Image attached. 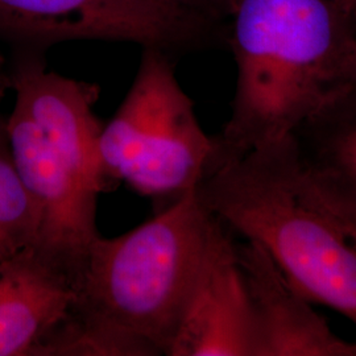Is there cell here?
Here are the masks:
<instances>
[{
	"mask_svg": "<svg viewBox=\"0 0 356 356\" xmlns=\"http://www.w3.org/2000/svg\"><path fill=\"white\" fill-rule=\"evenodd\" d=\"M236 65L218 165L292 138L343 88L356 31L334 0H229Z\"/></svg>",
	"mask_w": 356,
	"mask_h": 356,
	"instance_id": "obj_1",
	"label": "cell"
},
{
	"mask_svg": "<svg viewBox=\"0 0 356 356\" xmlns=\"http://www.w3.org/2000/svg\"><path fill=\"white\" fill-rule=\"evenodd\" d=\"M214 223L195 191L120 236L99 235L76 279V355H166Z\"/></svg>",
	"mask_w": 356,
	"mask_h": 356,
	"instance_id": "obj_2",
	"label": "cell"
},
{
	"mask_svg": "<svg viewBox=\"0 0 356 356\" xmlns=\"http://www.w3.org/2000/svg\"><path fill=\"white\" fill-rule=\"evenodd\" d=\"M15 104L6 118L13 163L38 213L33 248L78 279L99 236L97 204L108 191L99 152V88L48 69L44 54L16 51Z\"/></svg>",
	"mask_w": 356,
	"mask_h": 356,
	"instance_id": "obj_3",
	"label": "cell"
},
{
	"mask_svg": "<svg viewBox=\"0 0 356 356\" xmlns=\"http://www.w3.org/2000/svg\"><path fill=\"white\" fill-rule=\"evenodd\" d=\"M197 195L306 297L356 326V245L307 191L292 138L222 163Z\"/></svg>",
	"mask_w": 356,
	"mask_h": 356,
	"instance_id": "obj_4",
	"label": "cell"
},
{
	"mask_svg": "<svg viewBox=\"0 0 356 356\" xmlns=\"http://www.w3.org/2000/svg\"><path fill=\"white\" fill-rule=\"evenodd\" d=\"M99 152L108 191L126 184L168 204L197 191L214 170L216 136L204 132L170 56L144 49L124 101L103 126Z\"/></svg>",
	"mask_w": 356,
	"mask_h": 356,
	"instance_id": "obj_5",
	"label": "cell"
},
{
	"mask_svg": "<svg viewBox=\"0 0 356 356\" xmlns=\"http://www.w3.org/2000/svg\"><path fill=\"white\" fill-rule=\"evenodd\" d=\"M220 23L173 0H0V38L44 53L67 41L139 44L172 57L220 36Z\"/></svg>",
	"mask_w": 356,
	"mask_h": 356,
	"instance_id": "obj_6",
	"label": "cell"
},
{
	"mask_svg": "<svg viewBox=\"0 0 356 356\" xmlns=\"http://www.w3.org/2000/svg\"><path fill=\"white\" fill-rule=\"evenodd\" d=\"M254 314L229 229L216 216L166 356H254Z\"/></svg>",
	"mask_w": 356,
	"mask_h": 356,
	"instance_id": "obj_7",
	"label": "cell"
},
{
	"mask_svg": "<svg viewBox=\"0 0 356 356\" xmlns=\"http://www.w3.org/2000/svg\"><path fill=\"white\" fill-rule=\"evenodd\" d=\"M76 281L33 247L0 261V356H63Z\"/></svg>",
	"mask_w": 356,
	"mask_h": 356,
	"instance_id": "obj_8",
	"label": "cell"
},
{
	"mask_svg": "<svg viewBox=\"0 0 356 356\" xmlns=\"http://www.w3.org/2000/svg\"><path fill=\"white\" fill-rule=\"evenodd\" d=\"M254 314V356H356L257 244L236 243Z\"/></svg>",
	"mask_w": 356,
	"mask_h": 356,
	"instance_id": "obj_9",
	"label": "cell"
},
{
	"mask_svg": "<svg viewBox=\"0 0 356 356\" xmlns=\"http://www.w3.org/2000/svg\"><path fill=\"white\" fill-rule=\"evenodd\" d=\"M38 213L13 163L0 114V261L33 247L38 239Z\"/></svg>",
	"mask_w": 356,
	"mask_h": 356,
	"instance_id": "obj_10",
	"label": "cell"
},
{
	"mask_svg": "<svg viewBox=\"0 0 356 356\" xmlns=\"http://www.w3.org/2000/svg\"><path fill=\"white\" fill-rule=\"evenodd\" d=\"M179 6L201 13L216 22H223L226 17V8L229 0H173Z\"/></svg>",
	"mask_w": 356,
	"mask_h": 356,
	"instance_id": "obj_11",
	"label": "cell"
},
{
	"mask_svg": "<svg viewBox=\"0 0 356 356\" xmlns=\"http://www.w3.org/2000/svg\"><path fill=\"white\" fill-rule=\"evenodd\" d=\"M11 89H13L11 69L0 54V101L6 97V94Z\"/></svg>",
	"mask_w": 356,
	"mask_h": 356,
	"instance_id": "obj_12",
	"label": "cell"
},
{
	"mask_svg": "<svg viewBox=\"0 0 356 356\" xmlns=\"http://www.w3.org/2000/svg\"><path fill=\"white\" fill-rule=\"evenodd\" d=\"M343 88L356 91V47L346 67Z\"/></svg>",
	"mask_w": 356,
	"mask_h": 356,
	"instance_id": "obj_13",
	"label": "cell"
},
{
	"mask_svg": "<svg viewBox=\"0 0 356 356\" xmlns=\"http://www.w3.org/2000/svg\"><path fill=\"white\" fill-rule=\"evenodd\" d=\"M356 31V0H334Z\"/></svg>",
	"mask_w": 356,
	"mask_h": 356,
	"instance_id": "obj_14",
	"label": "cell"
}]
</instances>
